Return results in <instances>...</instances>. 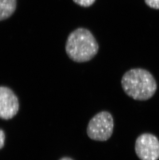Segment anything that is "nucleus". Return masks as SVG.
I'll list each match as a JSON object with an SVG mask.
<instances>
[{"label":"nucleus","instance_id":"obj_2","mask_svg":"<svg viewBox=\"0 0 159 160\" xmlns=\"http://www.w3.org/2000/svg\"><path fill=\"white\" fill-rule=\"evenodd\" d=\"M68 57L78 63L91 60L99 50V45L90 31L79 28L71 32L65 45Z\"/></svg>","mask_w":159,"mask_h":160},{"label":"nucleus","instance_id":"obj_8","mask_svg":"<svg viewBox=\"0 0 159 160\" xmlns=\"http://www.w3.org/2000/svg\"><path fill=\"white\" fill-rule=\"evenodd\" d=\"M147 6L155 9H159V0H145Z\"/></svg>","mask_w":159,"mask_h":160},{"label":"nucleus","instance_id":"obj_3","mask_svg":"<svg viewBox=\"0 0 159 160\" xmlns=\"http://www.w3.org/2000/svg\"><path fill=\"white\" fill-rule=\"evenodd\" d=\"M114 126L111 113L108 111L99 112L89 121L86 129L87 136L93 141H107L112 135Z\"/></svg>","mask_w":159,"mask_h":160},{"label":"nucleus","instance_id":"obj_7","mask_svg":"<svg viewBox=\"0 0 159 160\" xmlns=\"http://www.w3.org/2000/svg\"><path fill=\"white\" fill-rule=\"evenodd\" d=\"M73 1L80 6L88 8L93 4L96 0H73Z\"/></svg>","mask_w":159,"mask_h":160},{"label":"nucleus","instance_id":"obj_9","mask_svg":"<svg viewBox=\"0 0 159 160\" xmlns=\"http://www.w3.org/2000/svg\"><path fill=\"white\" fill-rule=\"evenodd\" d=\"M5 139V135L4 132L2 130H0V149L3 148L4 145Z\"/></svg>","mask_w":159,"mask_h":160},{"label":"nucleus","instance_id":"obj_6","mask_svg":"<svg viewBox=\"0 0 159 160\" xmlns=\"http://www.w3.org/2000/svg\"><path fill=\"white\" fill-rule=\"evenodd\" d=\"M17 0H0V21L11 17L17 8Z\"/></svg>","mask_w":159,"mask_h":160},{"label":"nucleus","instance_id":"obj_5","mask_svg":"<svg viewBox=\"0 0 159 160\" xmlns=\"http://www.w3.org/2000/svg\"><path fill=\"white\" fill-rule=\"evenodd\" d=\"M19 102L16 95L9 88L0 87V118L10 119L19 110Z\"/></svg>","mask_w":159,"mask_h":160},{"label":"nucleus","instance_id":"obj_1","mask_svg":"<svg viewBox=\"0 0 159 160\" xmlns=\"http://www.w3.org/2000/svg\"><path fill=\"white\" fill-rule=\"evenodd\" d=\"M122 88L128 97L134 100L145 101L152 98L157 89L153 75L143 68H132L123 74Z\"/></svg>","mask_w":159,"mask_h":160},{"label":"nucleus","instance_id":"obj_10","mask_svg":"<svg viewBox=\"0 0 159 160\" xmlns=\"http://www.w3.org/2000/svg\"><path fill=\"white\" fill-rule=\"evenodd\" d=\"M59 160H74L72 159V158H71L69 157H63L61 158V159H60Z\"/></svg>","mask_w":159,"mask_h":160},{"label":"nucleus","instance_id":"obj_4","mask_svg":"<svg viewBox=\"0 0 159 160\" xmlns=\"http://www.w3.org/2000/svg\"><path fill=\"white\" fill-rule=\"evenodd\" d=\"M135 151L141 160H158L159 159V141L150 133L140 135L135 141Z\"/></svg>","mask_w":159,"mask_h":160}]
</instances>
